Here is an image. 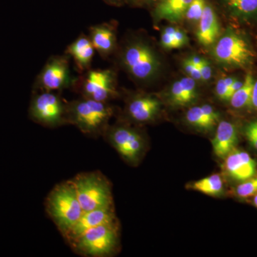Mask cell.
Segmentation results:
<instances>
[{"instance_id":"34","label":"cell","mask_w":257,"mask_h":257,"mask_svg":"<svg viewBox=\"0 0 257 257\" xmlns=\"http://www.w3.org/2000/svg\"><path fill=\"white\" fill-rule=\"evenodd\" d=\"M251 106L257 110V80L255 81L253 84L252 96H251Z\"/></svg>"},{"instance_id":"31","label":"cell","mask_w":257,"mask_h":257,"mask_svg":"<svg viewBox=\"0 0 257 257\" xmlns=\"http://www.w3.org/2000/svg\"><path fill=\"white\" fill-rule=\"evenodd\" d=\"M243 81L239 80V79H236L234 80V82L232 83L231 87L229 88V96L230 99H231V96L234 94L238 89H239L241 88V86H242Z\"/></svg>"},{"instance_id":"15","label":"cell","mask_w":257,"mask_h":257,"mask_svg":"<svg viewBox=\"0 0 257 257\" xmlns=\"http://www.w3.org/2000/svg\"><path fill=\"white\" fill-rule=\"evenodd\" d=\"M220 35V26L215 11L211 5H206L197 31L198 41L204 46L215 43Z\"/></svg>"},{"instance_id":"16","label":"cell","mask_w":257,"mask_h":257,"mask_svg":"<svg viewBox=\"0 0 257 257\" xmlns=\"http://www.w3.org/2000/svg\"><path fill=\"white\" fill-rule=\"evenodd\" d=\"M94 50L89 37L82 35L67 47L66 53L72 57L77 68L83 72L90 68Z\"/></svg>"},{"instance_id":"8","label":"cell","mask_w":257,"mask_h":257,"mask_svg":"<svg viewBox=\"0 0 257 257\" xmlns=\"http://www.w3.org/2000/svg\"><path fill=\"white\" fill-rule=\"evenodd\" d=\"M104 135L120 156L131 165H136L143 156L145 148V139L135 128L117 125L106 128Z\"/></svg>"},{"instance_id":"14","label":"cell","mask_w":257,"mask_h":257,"mask_svg":"<svg viewBox=\"0 0 257 257\" xmlns=\"http://www.w3.org/2000/svg\"><path fill=\"white\" fill-rule=\"evenodd\" d=\"M237 142V130L235 125L229 121H221L211 144L216 156L225 159L234 150Z\"/></svg>"},{"instance_id":"18","label":"cell","mask_w":257,"mask_h":257,"mask_svg":"<svg viewBox=\"0 0 257 257\" xmlns=\"http://www.w3.org/2000/svg\"><path fill=\"white\" fill-rule=\"evenodd\" d=\"M89 39L94 50L99 55L107 56L114 50L116 45V35L114 29L106 24L95 25L90 28Z\"/></svg>"},{"instance_id":"5","label":"cell","mask_w":257,"mask_h":257,"mask_svg":"<svg viewBox=\"0 0 257 257\" xmlns=\"http://www.w3.org/2000/svg\"><path fill=\"white\" fill-rule=\"evenodd\" d=\"M30 116L42 126L56 128L67 122V102L56 92L41 91L32 98Z\"/></svg>"},{"instance_id":"13","label":"cell","mask_w":257,"mask_h":257,"mask_svg":"<svg viewBox=\"0 0 257 257\" xmlns=\"http://www.w3.org/2000/svg\"><path fill=\"white\" fill-rule=\"evenodd\" d=\"M160 102L154 96L137 95L128 101L126 111L128 116L138 123L152 121L160 111Z\"/></svg>"},{"instance_id":"25","label":"cell","mask_w":257,"mask_h":257,"mask_svg":"<svg viewBox=\"0 0 257 257\" xmlns=\"http://www.w3.org/2000/svg\"><path fill=\"white\" fill-rule=\"evenodd\" d=\"M236 194L240 198L254 197L257 194V177L244 181L236 189Z\"/></svg>"},{"instance_id":"24","label":"cell","mask_w":257,"mask_h":257,"mask_svg":"<svg viewBox=\"0 0 257 257\" xmlns=\"http://www.w3.org/2000/svg\"><path fill=\"white\" fill-rule=\"evenodd\" d=\"M186 119L189 124L202 131H210L215 126L208 119L201 106L190 108L186 113Z\"/></svg>"},{"instance_id":"32","label":"cell","mask_w":257,"mask_h":257,"mask_svg":"<svg viewBox=\"0 0 257 257\" xmlns=\"http://www.w3.org/2000/svg\"><path fill=\"white\" fill-rule=\"evenodd\" d=\"M244 133H249L253 134L257 136V120L251 121L246 124L244 128Z\"/></svg>"},{"instance_id":"17","label":"cell","mask_w":257,"mask_h":257,"mask_svg":"<svg viewBox=\"0 0 257 257\" xmlns=\"http://www.w3.org/2000/svg\"><path fill=\"white\" fill-rule=\"evenodd\" d=\"M197 97V81L189 77L176 81L169 92L171 104L177 106L189 105L194 102Z\"/></svg>"},{"instance_id":"3","label":"cell","mask_w":257,"mask_h":257,"mask_svg":"<svg viewBox=\"0 0 257 257\" xmlns=\"http://www.w3.org/2000/svg\"><path fill=\"white\" fill-rule=\"evenodd\" d=\"M118 244V224L115 221L87 230L69 246L80 256L105 257L114 254Z\"/></svg>"},{"instance_id":"11","label":"cell","mask_w":257,"mask_h":257,"mask_svg":"<svg viewBox=\"0 0 257 257\" xmlns=\"http://www.w3.org/2000/svg\"><path fill=\"white\" fill-rule=\"evenodd\" d=\"M115 221H116V219L113 207L84 211L77 222L72 226V229L69 230L63 238L65 239L66 242L69 245L87 230L99 225Z\"/></svg>"},{"instance_id":"20","label":"cell","mask_w":257,"mask_h":257,"mask_svg":"<svg viewBox=\"0 0 257 257\" xmlns=\"http://www.w3.org/2000/svg\"><path fill=\"white\" fill-rule=\"evenodd\" d=\"M230 15L239 20L257 18V0H221Z\"/></svg>"},{"instance_id":"23","label":"cell","mask_w":257,"mask_h":257,"mask_svg":"<svg viewBox=\"0 0 257 257\" xmlns=\"http://www.w3.org/2000/svg\"><path fill=\"white\" fill-rule=\"evenodd\" d=\"M189 187L207 195L216 197L223 192L224 184L220 176L215 174L194 182Z\"/></svg>"},{"instance_id":"6","label":"cell","mask_w":257,"mask_h":257,"mask_svg":"<svg viewBox=\"0 0 257 257\" xmlns=\"http://www.w3.org/2000/svg\"><path fill=\"white\" fill-rule=\"evenodd\" d=\"M212 55L221 65L241 68L251 63L253 52L244 37L228 30L214 45Z\"/></svg>"},{"instance_id":"28","label":"cell","mask_w":257,"mask_h":257,"mask_svg":"<svg viewBox=\"0 0 257 257\" xmlns=\"http://www.w3.org/2000/svg\"><path fill=\"white\" fill-rule=\"evenodd\" d=\"M183 67L184 72L187 73L189 77L194 79L196 81H202V77H201L199 67L192 64L188 59L184 60Z\"/></svg>"},{"instance_id":"1","label":"cell","mask_w":257,"mask_h":257,"mask_svg":"<svg viewBox=\"0 0 257 257\" xmlns=\"http://www.w3.org/2000/svg\"><path fill=\"white\" fill-rule=\"evenodd\" d=\"M45 205L47 214L55 223L62 237L84 213L71 179L57 184L47 195Z\"/></svg>"},{"instance_id":"37","label":"cell","mask_w":257,"mask_h":257,"mask_svg":"<svg viewBox=\"0 0 257 257\" xmlns=\"http://www.w3.org/2000/svg\"><path fill=\"white\" fill-rule=\"evenodd\" d=\"M109 1H114V0H109Z\"/></svg>"},{"instance_id":"9","label":"cell","mask_w":257,"mask_h":257,"mask_svg":"<svg viewBox=\"0 0 257 257\" xmlns=\"http://www.w3.org/2000/svg\"><path fill=\"white\" fill-rule=\"evenodd\" d=\"M68 58L65 56H55L45 64L37 79L40 91L58 92L72 84Z\"/></svg>"},{"instance_id":"10","label":"cell","mask_w":257,"mask_h":257,"mask_svg":"<svg viewBox=\"0 0 257 257\" xmlns=\"http://www.w3.org/2000/svg\"><path fill=\"white\" fill-rule=\"evenodd\" d=\"M83 97L107 102L116 94L114 74L110 69L88 71L81 86Z\"/></svg>"},{"instance_id":"26","label":"cell","mask_w":257,"mask_h":257,"mask_svg":"<svg viewBox=\"0 0 257 257\" xmlns=\"http://www.w3.org/2000/svg\"><path fill=\"white\" fill-rule=\"evenodd\" d=\"M206 5V0H192L186 12V18L191 22H199L202 18Z\"/></svg>"},{"instance_id":"35","label":"cell","mask_w":257,"mask_h":257,"mask_svg":"<svg viewBox=\"0 0 257 257\" xmlns=\"http://www.w3.org/2000/svg\"><path fill=\"white\" fill-rule=\"evenodd\" d=\"M187 59H188L192 64H194V65L197 66V67H199V64L202 63L203 60H204L203 57L197 55H192Z\"/></svg>"},{"instance_id":"21","label":"cell","mask_w":257,"mask_h":257,"mask_svg":"<svg viewBox=\"0 0 257 257\" xmlns=\"http://www.w3.org/2000/svg\"><path fill=\"white\" fill-rule=\"evenodd\" d=\"M187 34L179 28L168 27L164 29L161 35V44L167 50H177L188 44Z\"/></svg>"},{"instance_id":"29","label":"cell","mask_w":257,"mask_h":257,"mask_svg":"<svg viewBox=\"0 0 257 257\" xmlns=\"http://www.w3.org/2000/svg\"><path fill=\"white\" fill-rule=\"evenodd\" d=\"M199 72H200L201 77H202V82H207L212 77V68L209 61L204 58L202 63L199 64Z\"/></svg>"},{"instance_id":"7","label":"cell","mask_w":257,"mask_h":257,"mask_svg":"<svg viewBox=\"0 0 257 257\" xmlns=\"http://www.w3.org/2000/svg\"><path fill=\"white\" fill-rule=\"evenodd\" d=\"M121 62L128 74L137 80L152 78L158 70L160 62L155 52L147 43L135 40L125 47Z\"/></svg>"},{"instance_id":"27","label":"cell","mask_w":257,"mask_h":257,"mask_svg":"<svg viewBox=\"0 0 257 257\" xmlns=\"http://www.w3.org/2000/svg\"><path fill=\"white\" fill-rule=\"evenodd\" d=\"M215 93L220 100L229 101V86L225 82L224 78L218 80L216 84Z\"/></svg>"},{"instance_id":"19","label":"cell","mask_w":257,"mask_h":257,"mask_svg":"<svg viewBox=\"0 0 257 257\" xmlns=\"http://www.w3.org/2000/svg\"><path fill=\"white\" fill-rule=\"evenodd\" d=\"M192 0H162L155 10V15L160 20L177 23L185 17Z\"/></svg>"},{"instance_id":"30","label":"cell","mask_w":257,"mask_h":257,"mask_svg":"<svg viewBox=\"0 0 257 257\" xmlns=\"http://www.w3.org/2000/svg\"><path fill=\"white\" fill-rule=\"evenodd\" d=\"M204 114L207 116L208 119L211 121L212 124L214 125L216 124L219 119V114L215 110L212 106L209 105V104H204L201 106Z\"/></svg>"},{"instance_id":"22","label":"cell","mask_w":257,"mask_h":257,"mask_svg":"<svg viewBox=\"0 0 257 257\" xmlns=\"http://www.w3.org/2000/svg\"><path fill=\"white\" fill-rule=\"evenodd\" d=\"M254 79L251 74H248L243 80L242 86L231 96L229 99L231 105L236 109L246 107L251 105V96H252Z\"/></svg>"},{"instance_id":"2","label":"cell","mask_w":257,"mask_h":257,"mask_svg":"<svg viewBox=\"0 0 257 257\" xmlns=\"http://www.w3.org/2000/svg\"><path fill=\"white\" fill-rule=\"evenodd\" d=\"M107 102L82 97L67 102V122L89 138L104 135L112 115Z\"/></svg>"},{"instance_id":"12","label":"cell","mask_w":257,"mask_h":257,"mask_svg":"<svg viewBox=\"0 0 257 257\" xmlns=\"http://www.w3.org/2000/svg\"><path fill=\"white\" fill-rule=\"evenodd\" d=\"M224 169L234 180L244 182L256 175V163L246 152L234 149L225 158Z\"/></svg>"},{"instance_id":"33","label":"cell","mask_w":257,"mask_h":257,"mask_svg":"<svg viewBox=\"0 0 257 257\" xmlns=\"http://www.w3.org/2000/svg\"><path fill=\"white\" fill-rule=\"evenodd\" d=\"M245 136L247 139L248 143L257 150V136L253 134L249 133H244Z\"/></svg>"},{"instance_id":"4","label":"cell","mask_w":257,"mask_h":257,"mask_svg":"<svg viewBox=\"0 0 257 257\" xmlns=\"http://www.w3.org/2000/svg\"><path fill=\"white\" fill-rule=\"evenodd\" d=\"M83 211L113 207L111 185L98 171L82 172L71 179Z\"/></svg>"},{"instance_id":"36","label":"cell","mask_w":257,"mask_h":257,"mask_svg":"<svg viewBox=\"0 0 257 257\" xmlns=\"http://www.w3.org/2000/svg\"><path fill=\"white\" fill-rule=\"evenodd\" d=\"M253 204L256 206L257 208V194L254 196V198H253Z\"/></svg>"}]
</instances>
